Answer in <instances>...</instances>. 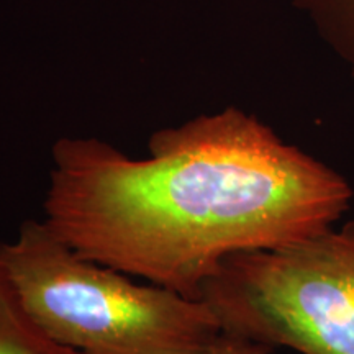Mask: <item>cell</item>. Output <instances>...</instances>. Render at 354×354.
Here are the masks:
<instances>
[{"label": "cell", "mask_w": 354, "mask_h": 354, "mask_svg": "<svg viewBox=\"0 0 354 354\" xmlns=\"http://www.w3.org/2000/svg\"><path fill=\"white\" fill-rule=\"evenodd\" d=\"M148 151L57 140L43 221L82 258L189 299L228 256L315 236L354 197L338 171L236 107L153 133Z\"/></svg>", "instance_id": "1"}, {"label": "cell", "mask_w": 354, "mask_h": 354, "mask_svg": "<svg viewBox=\"0 0 354 354\" xmlns=\"http://www.w3.org/2000/svg\"><path fill=\"white\" fill-rule=\"evenodd\" d=\"M0 266L32 320L82 354H272L230 333L201 299L82 258L44 221L0 243Z\"/></svg>", "instance_id": "2"}, {"label": "cell", "mask_w": 354, "mask_h": 354, "mask_svg": "<svg viewBox=\"0 0 354 354\" xmlns=\"http://www.w3.org/2000/svg\"><path fill=\"white\" fill-rule=\"evenodd\" d=\"M201 300L230 333L302 354H354V220L228 256Z\"/></svg>", "instance_id": "3"}, {"label": "cell", "mask_w": 354, "mask_h": 354, "mask_svg": "<svg viewBox=\"0 0 354 354\" xmlns=\"http://www.w3.org/2000/svg\"><path fill=\"white\" fill-rule=\"evenodd\" d=\"M0 354H82L53 342L21 305L0 266Z\"/></svg>", "instance_id": "4"}, {"label": "cell", "mask_w": 354, "mask_h": 354, "mask_svg": "<svg viewBox=\"0 0 354 354\" xmlns=\"http://www.w3.org/2000/svg\"><path fill=\"white\" fill-rule=\"evenodd\" d=\"M354 81V0H294Z\"/></svg>", "instance_id": "5"}]
</instances>
